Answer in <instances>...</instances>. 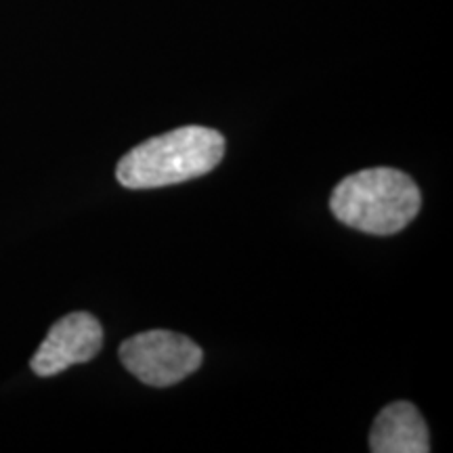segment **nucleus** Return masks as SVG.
Returning a JSON list of instances; mask_svg holds the SVG:
<instances>
[{
  "label": "nucleus",
  "mask_w": 453,
  "mask_h": 453,
  "mask_svg": "<svg viewBox=\"0 0 453 453\" xmlns=\"http://www.w3.org/2000/svg\"><path fill=\"white\" fill-rule=\"evenodd\" d=\"M373 453H428V428L416 405L396 401L384 407L370 433Z\"/></svg>",
  "instance_id": "5"
},
{
  "label": "nucleus",
  "mask_w": 453,
  "mask_h": 453,
  "mask_svg": "<svg viewBox=\"0 0 453 453\" xmlns=\"http://www.w3.org/2000/svg\"><path fill=\"white\" fill-rule=\"evenodd\" d=\"M203 353L191 338L168 330L137 334L120 344V361L147 387L166 388L197 372Z\"/></svg>",
  "instance_id": "3"
},
{
  "label": "nucleus",
  "mask_w": 453,
  "mask_h": 453,
  "mask_svg": "<svg viewBox=\"0 0 453 453\" xmlns=\"http://www.w3.org/2000/svg\"><path fill=\"white\" fill-rule=\"evenodd\" d=\"M104 347V327L90 313H70L50 327L47 338L32 357L30 367L36 376L49 378L67 367L88 364Z\"/></svg>",
  "instance_id": "4"
},
{
  "label": "nucleus",
  "mask_w": 453,
  "mask_h": 453,
  "mask_svg": "<svg viewBox=\"0 0 453 453\" xmlns=\"http://www.w3.org/2000/svg\"><path fill=\"white\" fill-rule=\"evenodd\" d=\"M422 196L411 177L395 168H370L340 180L330 208L340 223L372 235H393L418 217Z\"/></svg>",
  "instance_id": "2"
},
{
  "label": "nucleus",
  "mask_w": 453,
  "mask_h": 453,
  "mask_svg": "<svg viewBox=\"0 0 453 453\" xmlns=\"http://www.w3.org/2000/svg\"><path fill=\"white\" fill-rule=\"evenodd\" d=\"M225 156V137L214 128L183 127L147 139L118 162L116 179L127 189H157L203 177Z\"/></svg>",
  "instance_id": "1"
}]
</instances>
